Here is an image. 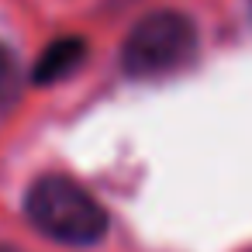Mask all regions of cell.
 Masks as SVG:
<instances>
[{
  "instance_id": "3957f363",
  "label": "cell",
  "mask_w": 252,
  "mask_h": 252,
  "mask_svg": "<svg viewBox=\"0 0 252 252\" xmlns=\"http://www.w3.org/2000/svg\"><path fill=\"white\" fill-rule=\"evenodd\" d=\"M87 59V42L76 38V35H63L56 42H49L42 49V56L35 59L32 66V83L35 87H52L66 76H73Z\"/></svg>"
},
{
  "instance_id": "5b68a950",
  "label": "cell",
  "mask_w": 252,
  "mask_h": 252,
  "mask_svg": "<svg viewBox=\"0 0 252 252\" xmlns=\"http://www.w3.org/2000/svg\"><path fill=\"white\" fill-rule=\"evenodd\" d=\"M249 252H252V249H249Z\"/></svg>"
},
{
  "instance_id": "7a4b0ae2",
  "label": "cell",
  "mask_w": 252,
  "mask_h": 252,
  "mask_svg": "<svg viewBox=\"0 0 252 252\" xmlns=\"http://www.w3.org/2000/svg\"><path fill=\"white\" fill-rule=\"evenodd\" d=\"M200 32L183 11H152L131 25L121 45V69L131 80H162L197 59Z\"/></svg>"
},
{
  "instance_id": "6da1fadb",
  "label": "cell",
  "mask_w": 252,
  "mask_h": 252,
  "mask_svg": "<svg viewBox=\"0 0 252 252\" xmlns=\"http://www.w3.org/2000/svg\"><path fill=\"white\" fill-rule=\"evenodd\" d=\"M25 214L45 238L73 249H90L111 231L104 204L66 173H42L25 193Z\"/></svg>"
},
{
  "instance_id": "277c9868",
  "label": "cell",
  "mask_w": 252,
  "mask_h": 252,
  "mask_svg": "<svg viewBox=\"0 0 252 252\" xmlns=\"http://www.w3.org/2000/svg\"><path fill=\"white\" fill-rule=\"evenodd\" d=\"M21 90V69H18V56L0 42V107H7L14 104Z\"/></svg>"
}]
</instances>
